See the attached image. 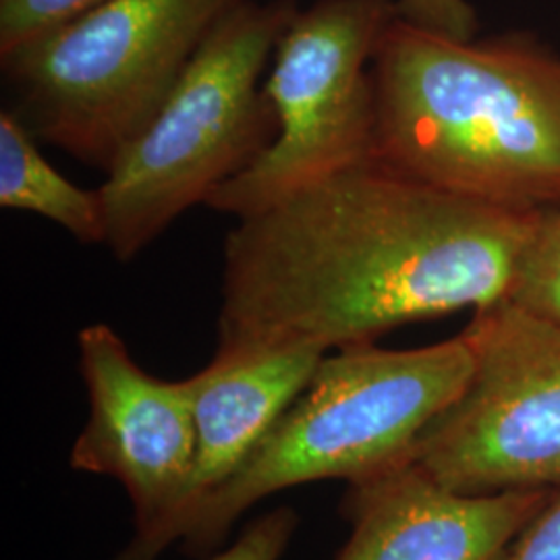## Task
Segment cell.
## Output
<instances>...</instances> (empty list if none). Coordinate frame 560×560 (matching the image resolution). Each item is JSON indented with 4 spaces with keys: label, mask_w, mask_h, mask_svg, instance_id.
Here are the masks:
<instances>
[{
    "label": "cell",
    "mask_w": 560,
    "mask_h": 560,
    "mask_svg": "<svg viewBox=\"0 0 560 560\" xmlns=\"http://www.w3.org/2000/svg\"><path fill=\"white\" fill-rule=\"evenodd\" d=\"M555 490L463 494L405 459L349 483L337 560H501Z\"/></svg>",
    "instance_id": "cell-9"
},
{
    "label": "cell",
    "mask_w": 560,
    "mask_h": 560,
    "mask_svg": "<svg viewBox=\"0 0 560 560\" xmlns=\"http://www.w3.org/2000/svg\"><path fill=\"white\" fill-rule=\"evenodd\" d=\"M0 206L44 217L81 243L106 240L98 189H81L52 168L13 110L0 113Z\"/></svg>",
    "instance_id": "cell-11"
},
{
    "label": "cell",
    "mask_w": 560,
    "mask_h": 560,
    "mask_svg": "<svg viewBox=\"0 0 560 560\" xmlns=\"http://www.w3.org/2000/svg\"><path fill=\"white\" fill-rule=\"evenodd\" d=\"M298 525V513L289 506H280L254 521L241 534L240 540L210 560H280L293 540Z\"/></svg>",
    "instance_id": "cell-14"
},
{
    "label": "cell",
    "mask_w": 560,
    "mask_h": 560,
    "mask_svg": "<svg viewBox=\"0 0 560 560\" xmlns=\"http://www.w3.org/2000/svg\"><path fill=\"white\" fill-rule=\"evenodd\" d=\"M474 372L411 459L463 494L560 488V326L502 300L460 332Z\"/></svg>",
    "instance_id": "cell-7"
},
{
    "label": "cell",
    "mask_w": 560,
    "mask_h": 560,
    "mask_svg": "<svg viewBox=\"0 0 560 560\" xmlns=\"http://www.w3.org/2000/svg\"><path fill=\"white\" fill-rule=\"evenodd\" d=\"M395 18V0H318L298 11L264 85L277 138L208 198V208L245 219L372 156L368 65Z\"/></svg>",
    "instance_id": "cell-6"
},
{
    "label": "cell",
    "mask_w": 560,
    "mask_h": 560,
    "mask_svg": "<svg viewBox=\"0 0 560 560\" xmlns=\"http://www.w3.org/2000/svg\"><path fill=\"white\" fill-rule=\"evenodd\" d=\"M324 355L303 347L217 353L201 372L185 378L196 421V460L168 546L180 540L201 502L240 469L300 397Z\"/></svg>",
    "instance_id": "cell-10"
},
{
    "label": "cell",
    "mask_w": 560,
    "mask_h": 560,
    "mask_svg": "<svg viewBox=\"0 0 560 560\" xmlns=\"http://www.w3.org/2000/svg\"><path fill=\"white\" fill-rule=\"evenodd\" d=\"M298 11L295 0H245L224 15L159 115L106 173L98 187L104 245L117 260H133L277 138L260 78Z\"/></svg>",
    "instance_id": "cell-4"
},
{
    "label": "cell",
    "mask_w": 560,
    "mask_h": 560,
    "mask_svg": "<svg viewBox=\"0 0 560 560\" xmlns=\"http://www.w3.org/2000/svg\"><path fill=\"white\" fill-rule=\"evenodd\" d=\"M90 416L71 467L119 481L133 504V538L117 560H156L187 499L196 421L185 381H161L131 358L108 324L78 335Z\"/></svg>",
    "instance_id": "cell-8"
},
{
    "label": "cell",
    "mask_w": 560,
    "mask_h": 560,
    "mask_svg": "<svg viewBox=\"0 0 560 560\" xmlns=\"http://www.w3.org/2000/svg\"><path fill=\"white\" fill-rule=\"evenodd\" d=\"M106 0H0V59Z\"/></svg>",
    "instance_id": "cell-13"
},
{
    "label": "cell",
    "mask_w": 560,
    "mask_h": 560,
    "mask_svg": "<svg viewBox=\"0 0 560 560\" xmlns=\"http://www.w3.org/2000/svg\"><path fill=\"white\" fill-rule=\"evenodd\" d=\"M372 85L374 159L506 210L560 206V57L546 46L457 40L397 15Z\"/></svg>",
    "instance_id": "cell-2"
},
{
    "label": "cell",
    "mask_w": 560,
    "mask_h": 560,
    "mask_svg": "<svg viewBox=\"0 0 560 560\" xmlns=\"http://www.w3.org/2000/svg\"><path fill=\"white\" fill-rule=\"evenodd\" d=\"M506 301L560 326V210H544L521 247Z\"/></svg>",
    "instance_id": "cell-12"
},
{
    "label": "cell",
    "mask_w": 560,
    "mask_h": 560,
    "mask_svg": "<svg viewBox=\"0 0 560 560\" xmlns=\"http://www.w3.org/2000/svg\"><path fill=\"white\" fill-rule=\"evenodd\" d=\"M467 339L418 349L374 342L330 351L240 469L180 532L194 555L210 552L254 504L312 481L365 480L409 459L421 434L467 386Z\"/></svg>",
    "instance_id": "cell-3"
},
{
    "label": "cell",
    "mask_w": 560,
    "mask_h": 560,
    "mask_svg": "<svg viewBox=\"0 0 560 560\" xmlns=\"http://www.w3.org/2000/svg\"><path fill=\"white\" fill-rule=\"evenodd\" d=\"M245 0H106L2 57L34 138L108 173Z\"/></svg>",
    "instance_id": "cell-5"
},
{
    "label": "cell",
    "mask_w": 560,
    "mask_h": 560,
    "mask_svg": "<svg viewBox=\"0 0 560 560\" xmlns=\"http://www.w3.org/2000/svg\"><path fill=\"white\" fill-rule=\"evenodd\" d=\"M400 20L423 30L471 40L478 32V13L469 0H395Z\"/></svg>",
    "instance_id": "cell-15"
},
{
    "label": "cell",
    "mask_w": 560,
    "mask_h": 560,
    "mask_svg": "<svg viewBox=\"0 0 560 560\" xmlns=\"http://www.w3.org/2000/svg\"><path fill=\"white\" fill-rule=\"evenodd\" d=\"M501 560H560V488L521 529Z\"/></svg>",
    "instance_id": "cell-16"
},
{
    "label": "cell",
    "mask_w": 560,
    "mask_h": 560,
    "mask_svg": "<svg viewBox=\"0 0 560 560\" xmlns=\"http://www.w3.org/2000/svg\"><path fill=\"white\" fill-rule=\"evenodd\" d=\"M541 212L460 198L370 156L226 235L217 353H330L499 303Z\"/></svg>",
    "instance_id": "cell-1"
}]
</instances>
